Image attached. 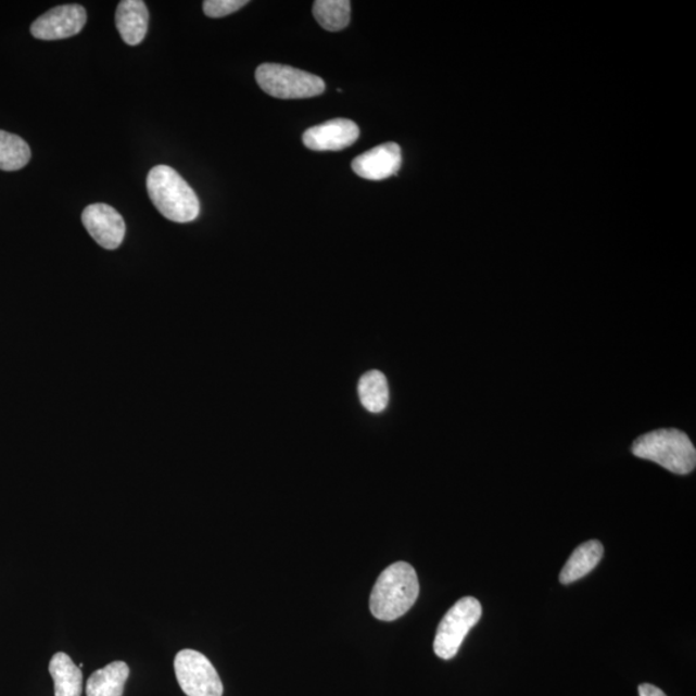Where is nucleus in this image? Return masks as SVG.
I'll list each match as a JSON object with an SVG mask.
<instances>
[{"instance_id":"nucleus-1","label":"nucleus","mask_w":696,"mask_h":696,"mask_svg":"<svg viewBox=\"0 0 696 696\" xmlns=\"http://www.w3.org/2000/svg\"><path fill=\"white\" fill-rule=\"evenodd\" d=\"M418 595L419 582L415 568L403 561L392 564L378 577L371 591V615L384 622L396 620L413 608Z\"/></svg>"},{"instance_id":"nucleus-2","label":"nucleus","mask_w":696,"mask_h":696,"mask_svg":"<svg viewBox=\"0 0 696 696\" xmlns=\"http://www.w3.org/2000/svg\"><path fill=\"white\" fill-rule=\"evenodd\" d=\"M151 202L165 218L186 224L198 218L199 199L185 179L168 165H156L148 175Z\"/></svg>"},{"instance_id":"nucleus-3","label":"nucleus","mask_w":696,"mask_h":696,"mask_svg":"<svg viewBox=\"0 0 696 696\" xmlns=\"http://www.w3.org/2000/svg\"><path fill=\"white\" fill-rule=\"evenodd\" d=\"M632 453L676 474L692 473L696 466V451L691 438L676 429L645 433L633 443Z\"/></svg>"},{"instance_id":"nucleus-4","label":"nucleus","mask_w":696,"mask_h":696,"mask_svg":"<svg viewBox=\"0 0 696 696\" xmlns=\"http://www.w3.org/2000/svg\"><path fill=\"white\" fill-rule=\"evenodd\" d=\"M256 80L262 91L280 100L312 99L326 91V83L318 75L279 64L260 65Z\"/></svg>"},{"instance_id":"nucleus-5","label":"nucleus","mask_w":696,"mask_h":696,"mask_svg":"<svg viewBox=\"0 0 696 696\" xmlns=\"http://www.w3.org/2000/svg\"><path fill=\"white\" fill-rule=\"evenodd\" d=\"M482 608L479 599L467 596L454 604L441 619L433 650L439 658L450 660L457 656L468 632L479 623Z\"/></svg>"},{"instance_id":"nucleus-6","label":"nucleus","mask_w":696,"mask_h":696,"mask_svg":"<svg viewBox=\"0 0 696 696\" xmlns=\"http://www.w3.org/2000/svg\"><path fill=\"white\" fill-rule=\"evenodd\" d=\"M175 672L179 686L188 696H223L224 685L216 668L202 653L186 649L175 659Z\"/></svg>"},{"instance_id":"nucleus-7","label":"nucleus","mask_w":696,"mask_h":696,"mask_svg":"<svg viewBox=\"0 0 696 696\" xmlns=\"http://www.w3.org/2000/svg\"><path fill=\"white\" fill-rule=\"evenodd\" d=\"M87 23V12L79 4L60 5L41 15L31 25L34 38L60 40L77 36Z\"/></svg>"},{"instance_id":"nucleus-8","label":"nucleus","mask_w":696,"mask_h":696,"mask_svg":"<svg viewBox=\"0 0 696 696\" xmlns=\"http://www.w3.org/2000/svg\"><path fill=\"white\" fill-rule=\"evenodd\" d=\"M81 220L89 236L105 250H116L126 237V223L119 212L107 204L88 205Z\"/></svg>"},{"instance_id":"nucleus-9","label":"nucleus","mask_w":696,"mask_h":696,"mask_svg":"<svg viewBox=\"0 0 696 696\" xmlns=\"http://www.w3.org/2000/svg\"><path fill=\"white\" fill-rule=\"evenodd\" d=\"M360 136L357 124L349 119H332L306 130L303 143L314 151H341L353 147Z\"/></svg>"},{"instance_id":"nucleus-10","label":"nucleus","mask_w":696,"mask_h":696,"mask_svg":"<svg viewBox=\"0 0 696 696\" xmlns=\"http://www.w3.org/2000/svg\"><path fill=\"white\" fill-rule=\"evenodd\" d=\"M402 163V149L397 143L389 142L357 156L351 167L358 177L369 181H382L397 175Z\"/></svg>"},{"instance_id":"nucleus-11","label":"nucleus","mask_w":696,"mask_h":696,"mask_svg":"<svg viewBox=\"0 0 696 696\" xmlns=\"http://www.w3.org/2000/svg\"><path fill=\"white\" fill-rule=\"evenodd\" d=\"M149 18L142 0H123L116 9V29L128 46H137L147 37Z\"/></svg>"},{"instance_id":"nucleus-12","label":"nucleus","mask_w":696,"mask_h":696,"mask_svg":"<svg viewBox=\"0 0 696 696\" xmlns=\"http://www.w3.org/2000/svg\"><path fill=\"white\" fill-rule=\"evenodd\" d=\"M604 556L602 542L589 541L578 546L560 574L562 584H571L591 573Z\"/></svg>"},{"instance_id":"nucleus-13","label":"nucleus","mask_w":696,"mask_h":696,"mask_svg":"<svg viewBox=\"0 0 696 696\" xmlns=\"http://www.w3.org/2000/svg\"><path fill=\"white\" fill-rule=\"evenodd\" d=\"M128 678V665L121 660L113 661L88 679L87 696H123Z\"/></svg>"},{"instance_id":"nucleus-14","label":"nucleus","mask_w":696,"mask_h":696,"mask_svg":"<svg viewBox=\"0 0 696 696\" xmlns=\"http://www.w3.org/2000/svg\"><path fill=\"white\" fill-rule=\"evenodd\" d=\"M50 673L54 682V696H81L83 673L67 654H54L50 661Z\"/></svg>"},{"instance_id":"nucleus-15","label":"nucleus","mask_w":696,"mask_h":696,"mask_svg":"<svg viewBox=\"0 0 696 696\" xmlns=\"http://www.w3.org/2000/svg\"><path fill=\"white\" fill-rule=\"evenodd\" d=\"M358 396H360L364 408L368 412H383L388 408L390 398L388 379L381 371H369L358 382Z\"/></svg>"},{"instance_id":"nucleus-16","label":"nucleus","mask_w":696,"mask_h":696,"mask_svg":"<svg viewBox=\"0 0 696 696\" xmlns=\"http://www.w3.org/2000/svg\"><path fill=\"white\" fill-rule=\"evenodd\" d=\"M313 12L322 29L341 31L350 24L351 2L349 0H318L314 3Z\"/></svg>"},{"instance_id":"nucleus-17","label":"nucleus","mask_w":696,"mask_h":696,"mask_svg":"<svg viewBox=\"0 0 696 696\" xmlns=\"http://www.w3.org/2000/svg\"><path fill=\"white\" fill-rule=\"evenodd\" d=\"M29 144L20 136L0 130V169L7 172L20 170L30 162Z\"/></svg>"},{"instance_id":"nucleus-18","label":"nucleus","mask_w":696,"mask_h":696,"mask_svg":"<svg viewBox=\"0 0 696 696\" xmlns=\"http://www.w3.org/2000/svg\"><path fill=\"white\" fill-rule=\"evenodd\" d=\"M246 0H205L203 11L211 18H220L243 9Z\"/></svg>"},{"instance_id":"nucleus-19","label":"nucleus","mask_w":696,"mask_h":696,"mask_svg":"<svg viewBox=\"0 0 696 696\" xmlns=\"http://www.w3.org/2000/svg\"><path fill=\"white\" fill-rule=\"evenodd\" d=\"M640 696H667L659 687L651 684H643L638 687Z\"/></svg>"}]
</instances>
